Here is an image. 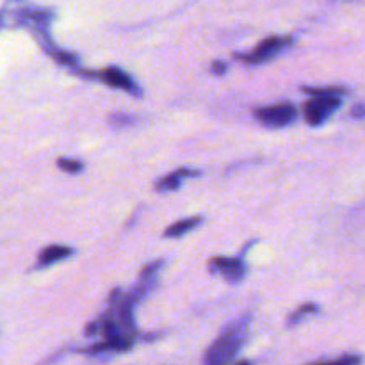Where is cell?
<instances>
[{
	"label": "cell",
	"mask_w": 365,
	"mask_h": 365,
	"mask_svg": "<svg viewBox=\"0 0 365 365\" xmlns=\"http://www.w3.org/2000/svg\"><path fill=\"white\" fill-rule=\"evenodd\" d=\"M360 364H362V356L346 355V356H341V359L330 360V362H321V364H314V365H360Z\"/></svg>",
	"instance_id": "4fadbf2b"
},
{
	"label": "cell",
	"mask_w": 365,
	"mask_h": 365,
	"mask_svg": "<svg viewBox=\"0 0 365 365\" xmlns=\"http://www.w3.org/2000/svg\"><path fill=\"white\" fill-rule=\"evenodd\" d=\"M212 71L217 75H223L225 71H227V64L221 63V61H217V63L212 64Z\"/></svg>",
	"instance_id": "9a60e30c"
},
{
	"label": "cell",
	"mask_w": 365,
	"mask_h": 365,
	"mask_svg": "<svg viewBox=\"0 0 365 365\" xmlns=\"http://www.w3.org/2000/svg\"><path fill=\"white\" fill-rule=\"evenodd\" d=\"M250 317H241L235 323L228 324L223 334L212 342L203 356V365H228L235 359L245 342L246 330H248Z\"/></svg>",
	"instance_id": "6da1fadb"
},
{
	"label": "cell",
	"mask_w": 365,
	"mask_h": 365,
	"mask_svg": "<svg viewBox=\"0 0 365 365\" xmlns=\"http://www.w3.org/2000/svg\"><path fill=\"white\" fill-rule=\"evenodd\" d=\"M110 121H113L114 125L120 123V121H123V123H130V121H134V118H130V116H113V118H110Z\"/></svg>",
	"instance_id": "e0dca14e"
},
{
	"label": "cell",
	"mask_w": 365,
	"mask_h": 365,
	"mask_svg": "<svg viewBox=\"0 0 365 365\" xmlns=\"http://www.w3.org/2000/svg\"><path fill=\"white\" fill-rule=\"evenodd\" d=\"M202 223V217L196 216V217H187V220H182L178 221V223L171 225V227L166 228V232H164V237H182L184 234H187V232H191L192 228H196L198 225Z\"/></svg>",
	"instance_id": "9c48e42d"
},
{
	"label": "cell",
	"mask_w": 365,
	"mask_h": 365,
	"mask_svg": "<svg viewBox=\"0 0 365 365\" xmlns=\"http://www.w3.org/2000/svg\"><path fill=\"white\" fill-rule=\"evenodd\" d=\"M237 365H252V362H248V360H242V362H239Z\"/></svg>",
	"instance_id": "ac0fdd59"
},
{
	"label": "cell",
	"mask_w": 365,
	"mask_h": 365,
	"mask_svg": "<svg viewBox=\"0 0 365 365\" xmlns=\"http://www.w3.org/2000/svg\"><path fill=\"white\" fill-rule=\"evenodd\" d=\"M310 96H342L346 95L344 88H303Z\"/></svg>",
	"instance_id": "8fae6325"
},
{
	"label": "cell",
	"mask_w": 365,
	"mask_h": 365,
	"mask_svg": "<svg viewBox=\"0 0 365 365\" xmlns=\"http://www.w3.org/2000/svg\"><path fill=\"white\" fill-rule=\"evenodd\" d=\"M71 253H73V250L66 248V246H48V248L43 250L41 255H39L38 267H46L53 262H59V260L68 259Z\"/></svg>",
	"instance_id": "ba28073f"
},
{
	"label": "cell",
	"mask_w": 365,
	"mask_h": 365,
	"mask_svg": "<svg viewBox=\"0 0 365 365\" xmlns=\"http://www.w3.org/2000/svg\"><path fill=\"white\" fill-rule=\"evenodd\" d=\"M341 106V96H312L303 107V114H305L307 123L312 125V127H319Z\"/></svg>",
	"instance_id": "7a4b0ae2"
},
{
	"label": "cell",
	"mask_w": 365,
	"mask_h": 365,
	"mask_svg": "<svg viewBox=\"0 0 365 365\" xmlns=\"http://www.w3.org/2000/svg\"><path fill=\"white\" fill-rule=\"evenodd\" d=\"M255 118L266 127H287L298 118V109L292 103H277V106L255 109Z\"/></svg>",
	"instance_id": "3957f363"
},
{
	"label": "cell",
	"mask_w": 365,
	"mask_h": 365,
	"mask_svg": "<svg viewBox=\"0 0 365 365\" xmlns=\"http://www.w3.org/2000/svg\"><path fill=\"white\" fill-rule=\"evenodd\" d=\"M200 171L198 170H189V168H182V170H177L175 173L168 175V177L160 178L159 182L155 184L157 191H175L178 185L182 184V178L187 177H198Z\"/></svg>",
	"instance_id": "52a82bcc"
},
{
	"label": "cell",
	"mask_w": 365,
	"mask_h": 365,
	"mask_svg": "<svg viewBox=\"0 0 365 365\" xmlns=\"http://www.w3.org/2000/svg\"><path fill=\"white\" fill-rule=\"evenodd\" d=\"M351 116H355V118H362V116H365V106H356V107H353V109H351Z\"/></svg>",
	"instance_id": "2e32d148"
},
{
	"label": "cell",
	"mask_w": 365,
	"mask_h": 365,
	"mask_svg": "<svg viewBox=\"0 0 365 365\" xmlns=\"http://www.w3.org/2000/svg\"><path fill=\"white\" fill-rule=\"evenodd\" d=\"M46 50H48L50 56H52L53 59H56L59 64H64V66H71V68H73V70H77V68H78V59L73 56V53L63 52V50L50 48V46Z\"/></svg>",
	"instance_id": "30bf717a"
},
{
	"label": "cell",
	"mask_w": 365,
	"mask_h": 365,
	"mask_svg": "<svg viewBox=\"0 0 365 365\" xmlns=\"http://www.w3.org/2000/svg\"><path fill=\"white\" fill-rule=\"evenodd\" d=\"M100 77H102L109 86L125 89V91H130L138 96L141 95V89H139L138 86L134 84V81H132V78L128 77L125 71H121L120 68H107L106 71H102V73H100Z\"/></svg>",
	"instance_id": "8992f818"
},
{
	"label": "cell",
	"mask_w": 365,
	"mask_h": 365,
	"mask_svg": "<svg viewBox=\"0 0 365 365\" xmlns=\"http://www.w3.org/2000/svg\"><path fill=\"white\" fill-rule=\"evenodd\" d=\"M57 166H59L63 171H66V173H81V171L84 170L82 163H78V160H70V159H59L57 160Z\"/></svg>",
	"instance_id": "5bb4252c"
},
{
	"label": "cell",
	"mask_w": 365,
	"mask_h": 365,
	"mask_svg": "<svg viewBox=\"0 0 365 365\" xmlns=\"http://www.w3.org/2000/svg\"><path fill=\"white\" fill-rule=\"evenodd\" d=\"M291 43V38H280V36H273V38H266L252 53L248 56H237L239 59H242L248 64H262L267 61L274 59L285 46Z\"/></svg>",
	"instance_id": "277c9868"
},
{
	"label": "cell",
	"mask_w": 365,
	"mask_h": 365,
	"mask_svg": "<svg viewBox=\"0 0 365 365\" xmlns=\"http://www.w3.org/2000/svg\"><path fill=\"white\" fill-rule=\"evenodd\" d=\"M210 271L223 274L227 280L239 282L245 278L246 266L241 259H227V257H216L210 260Z\"/></svg>",
	"instance_id": "5b68a950"
},
{
	"label": "cell",
	"mask_w": 365,
	"mask_h": 365,
	"mask_svg": "<svg viewBox=\"0 0 365 365\" xmlns=\"http://www.w3.org/2000/svg\"><path fill=\"white\" fill-rule=\"evenodd\" d=\"M314 312H317V307L312 305V303L299 307V309L296 310L291 317H289V327H296V324H298L299 321L307 316V314H314Z\"/></svg>",
	"instance_id": "7c38bea8"
}]
</instances>
